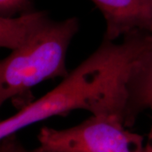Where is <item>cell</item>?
Segmentation results:
<instances>
[{
  "mask_svg": "<svg viewBox=\"0 0 152 152\" xmlns=\"http://www.w3.org/2000/svg\"><path fill=\"white\" fill-rule=\"evenodd\" d=\"M118 114H91L63 129H41L34 152H149L141 135L128 130Z\"/></svg>",
  "mask_w": 152,
  "mask_h": 152,
  "instance_id": "3957f363",
  "label": "cell"
},
{
  "mask_svg": "<svg viewBox=\"0 0 152 152\" xmlns=\"http://www.w3.org/2000/svg\"><path fill=\"white\" fill-rule=\"evenodd\" d=\"M150 110H151V112H152V106L151 107ZM151 139L152 140V126H151ZM148 150H149V152H152V145H148Z\"/></svg>",
  "mask_w": 152,
  "mask_h": 152,
  "instance_id": "9c48e42d",
  "label": "cell"
},
{
  "mask_svg": "<svg viewBox=\"0 0 152 152\" xmlns=\"http://www.w3.org/2000/svg\"><path fill=\"white\" fill-rule=\"evenodd\" d=\"M123 96L124 79L117 60L107 50L97 48L52 91L0 120V142L26 127L72 111L114 113Z\"/></svg>",
  "mask_w": 152,
  "mask_h": 152,
  "instance_id": "6da1fadb",
  "label": "cell"
},
{
  "mask_svg": "<svg viewBox=\"0 0 152 152\" xmlns=\"http://www.w3.org/2000/svg\"><path fill=\"white\" fill-rule=\"evenodd\" d=\"M50 20L46 12L35 10L15 17L0 16V48L12 51L20 47Z\"/></svg>",
  "mask_w": 152,
  "mask_h": 152,
  "instance_id": "8992f818",
  "label": "cell"
},
{
  "mask_svg": "<svg viewBox=\"0 0 152 152\" xmlns=\"http://www.w3.org/2000/svg\"><path fill=\"white\" fill-rule=\"evenodd\" d=\"M103 15V40L115 42L138 33H152V0H91Z\"/></svg>",
  "mask_w": 152,
  "mask_h": 152,
  "instance_id": "277c9868",
  "label": "cell"
},
{
  "mask_svg": "<svg viewBox=\"0 0 152 152\" xmlns=\"http://www.w3.org/2000/svg\"><path fill=\"white\" fill-rule=\"evenodd\" d=\"M152 106V34L134 66L127 83L124 124L130 127L142 112Z\"/></svg>",
  "mask_w": 152,
  "mask_h": 152,
  "instance_id": "5b68a950",
  "label": "cell"
},
{
  "mask_svg": "<svg viewBox=\"0 0 152 152\" xmlns=\"http://www.w3.org/2000/svg\"><path fill=\"white\" fill-rule=\"evenodd\" d=\"M31 11V0H0V16L15 17Z\"/></svg>",
  "mask_w": 152,
  "mask_h": 152,
  "instance_id": "52a82bcc",
  "label": "cell"
},
{
  "mask_svg": "<svg viewBox=\"0 0 152 152\" xmlns=\"http://www.w3.org/2000/svg\"><path fill=\"white\" fill-rule=\"evenodd\" d=\"M80 28L76 17L52 19L26 42L0 61V108L6 101L47 80L64 78L69 72L66 57Z\"/></svg>",
  "mask_w": 152,
  "mask_h": 152,
  "instance_id": "7a4b0ae2",
  "label": "cell"
},
{
  "mask_svg": "<svg viewBox=\"0 0 152 152\" xmlns=\"http://www.w3.org/2000/svg\"><path fill=\"white\" fill-rule=\"evenodd\" d=\"M0 152H34L26 150L17 140L15 135H11L0 142Z\"/></svg>",
  "mask_w": 152,
  "mask_h": 152,
  "instance_id": "ba28073f",
  "label": "cell"
}]
</instances>
